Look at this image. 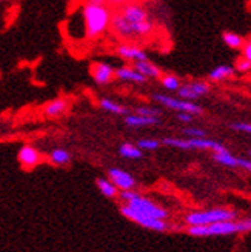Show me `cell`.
Listing matches in <instances>:
<instances>
[{
	"mask_svg": "<svg viewBox=\"0 0 251 252\" xmlns=\"http://www.w3.org/2000/svg\"><path fill=\"white\" fill-rule=\"evenodd\" d=\"M234 226H236V234H245V232H250V229H251V220H250V219L234 220Z\"/></svg>",
	"mask_w": 251,
	"mask_h": 252,
	"instance_id": "27",
	"label": "cell"
},
{
	"mask_svg": "<svg viewBox=\"0 0 251 252\" xmlns=\"http://www.w3.org/2000/svg\"><path fill=\"white\" fill-rule=\"evenodd\" d=\"M215 160L222 166H228V168H242L245 171L251 169V161L247 158H241V157H234L230 151L225 154H215Z\"/></svg>",
	"mask_w": 251,
	"mask_h": 252,
	"instance_id": "13",
	"label": "cell"
},
{
	"mask_svg": "<svg viewBox=\"0 0 251 252\" xmlns=\"http://www.w3.org/2000/svg\"><path fill=\"white\" fill-rule=\"evenodd\" d=\"M193 117H194V116L186 114V112H179V114H178V120H180V122H183V123H191V122H193Z\"/></svg>",
	"mask_w": 251,
	"mask_h": 252,
	"instance_id": "32",
	"label": "cell"
},
{
	"mask_svg": "<svg viewBox=\"0 0 251 252\" xmlns=\"http://www.w3.org/2000/svg\"><path fill=\"white\" fill-rule=\"evenodd\" d=\"M153 2H157V0H153Z\"/></svg>",
	"mask_w": 251,
	"mask_h": 252,
	"instance_id": "35",
	"label": "cell"
},
{
	"mask_svg": "<svg viewBox=\"0 0 251 252\" xmlns=\"http://www.w3.org/2000/svg\"><path fill=\"white\" fill-rule=\"evenodd\" d=\"M68 108H70V102H68V100L59 97V98L51 100V102H49V103L45 106L43 112H45V116H46V117L56 119V117H62L64 114H67Z\"/></svg>",
	"mask_w": 251,
	"mask_h": 252,
	"instance_id": "14",
	"label": "cell"
},
{
	"mask_svg": "<svg viewBox=\"0 0 251 252\" xmlns=\"http://www.w3.org/2000/svg\"><path fill=\"white\" fill-rule=\"evenodd\" d=\"M153 100L157 102L159 105L174 109V111H179V112H186V114H191V116H200L204 114V109L200 108L199 105H196L194 102H188V100H182V98H174L165 94H154Z\"/></svg>",
	"mask_w": 251,
	"mask_h": 252,
	"instance_id": "6",
	"label": "cell"
},
{
	"mask_svg": "<svg viewBox=\"0 0 251 252\" xmlns=\"http://www.w3.org/2000/svg\"><path fill=\"white\" fill-rule=\"evenodd\" d=\"M160 83H162V86H164L167 91H171V93H178V90L182 85L180 79L178 77V75H174V74L160 75Z\"/></svg>",
	"mask_w": 251,
	"mask_h": 252,
	"instance_id": "22",
	"label": "cell"
},
{
	"mask_svg": "<svg viewBox=\"0 0 251 252\" xmlns=\"http://www.w3.org/2000/svg\"><path fill=\"white\" fill-rule=\"evenodd\" d=\"M188 234L193 237H216V235H231L236 234V226L233 221H217L205 226H190Z\"/></svg>",
	"mask_w": 251,
	"mask_h": 252,
	"instance_id": "5",
	"label": "cell"
},
{
	"mask_svg": "<svg viewBox=\"0 0 251 252\" xmlns=\"http://www.w3.org/2000/svg\"><path fill=\"white\" fill-rule=\"evenodd\" d=\"M17 158L20 161V165L27 169H33L36 168L37 165L40 163V153L37 151L36 148L30 146V145H25L20 148L19 154H17Z\"/></svg>",
	"mask_w": 251,
	"mask_h": 252,
	"instance_id": "12",
	"label": "cell"
},
{
	"mask_svg": "<svg viewBox=\"0 0 251 252\" xmlns=\"http://www.w3.org/2000/svg\"><path fill=\"white\" fill-rule=\"evenodd\" d=\"M112 12L108 5H90L83 3L82 6V22L83 34L86 39H99L104 35L111 22Z\"/></svg>",
	"mask_w": 251,
	"mask_h": 252,
	"instance_id": "2",
	"label": "cell"
},
{
	"mask_svg": "<svg viewBox=\"0 0 251 252\" xmlns=\"http://www.w3.org/2000/svg\"><path fill=\"white\" fill-rule=\"evenodd\" d=\"M0 2H3V0H0Z\"/></svg>",
	"mask_w": 251,
	"mask_h": 252,
	"instance_id": "36",
	"label": "cell"
},
{
	"mask_svg": "<svg viewBox=\"0 0 251 252\" xmlns=\"http://www.w3.org/2000/svg\"><path fill=\"white\" fill-rule=\"evenodd\" d=\"M119 154L125 158H131V160H137L143 156L142 149H139L136 145H131V143H123L119 148Z\"/></svg>",
	"mask_w": 251,
	"mask_h": 252,
	"instance_id": "24",
	"label": "cell"
},
{
	"mask_svg": "<svg viewBox=\"0 0 251 252\" xmlns=\"http://www.w3.org/2000/svg\"><path fill=\"white\" fill-rule=\"evenodd\" d=\"M230 128L233 131H237V132H244V134H250L251 132V125L248 122H236V123H231Z\"/></svg>",
	"mask_w": 251,
	"mask_h": 252,
	"instance_id": "30",
	"label": "cell"
},
{
	"mask_svg": "<svg viewBox=\"0 0 251 252\" xmlns=\"http://www.w3.org/2000/svg\"><path fill=\"white\" fill-rule=\"evenodd\" d=\"M237 216L234 209L227 208H215L207 211H197L191 212L185 217V223L188 226H205L217 221H233Z\"/></svg>",
	"mask_w": 251,
	"mask_h": 252,
	"instance_id": "4",
	"label": "cell"
},
{
	"mask_svg": "<svg viewBox=\"0 0 251 252\" xmlns=\"http://www.w3.org/2000/svg\"><path fill=\"white\" fill-rule=\"evenodd\" d=\"M222 42L227 45L230 49H241L245 39L237 32H233V31H225L222 34Z\"/></svg>",
	"mask_w": 251,
	"mask_h": 252,
	"instance_id": "20",
	"label": "cell"
},
{
	"mask_svg": "<svg viewBox=\"0 0 251 252\" xmlns=\"http://www.w3.org/2000/svg\"><path fill=\"white\" fill-rule=\"evenodd\" d=\"M91 75L97 85L104 86L114 80V68H112L109 63L99 62L91 66Z\"/></svg>",
	"mask_w": 251,
	"mask_h": 252,
	"instance_id": "11",
	"label": "cell"
},
{
	"mask_svg": "<svg viewBox=\"0 0 251 252\" xmlns=\"http://www.w3.org/2000/svg\"><path fill=\"white\" fill-rule=\"evenodd\" d=\"M120 198L125 201V205H127L128 208H131L137 214H142V216L159 219V220H167L170 217L168 211L157 206L154 201H151L149 198L137 194L134 191H123L120 194Z\"/></svg>",
	"mask_w": 251,
	"mask_h": 252,
	"instance_id": "3",
	"label": "cell"
},
{
	"mask_svg": "<svg viewBox=\"0 0 251 252\" xmlns=\"http://www.w3.org/2000/svg\"><path fill=\"white\" fill-rule=\"evenodd\" d=\"M100 108L107 112H111V114H117V116H128L130 114V109L125 108L116 102H112L109 98H102L100 100Z\"/></svg>",
	"mask_w": 251,
	"mask_h": 252,
	"instance_id": "19",
	"label": "cell"
},
{
	"mask_svg": "<svg viewBox=\"0 0 251 252\" xmlns=\"http://www.w3.org/2000/svg\"><path fill=\"white\" fill-rule=\"evenodd\" d=\"M96 185L99 188V191L102 192L105 197H108V198H116L119 195V189L114 185H112L109 180H107V179H97Z\"/></svg>",
	"mask_w": 251,
	"mask_h": 252,
	"instance_id": "21",
	"label": "cell"
},
{
	"mask_svg": "<svg viewBox=\"0 0 251 252\" xmlns=\"http://www.w3.org/2000/svg\"><path fill=\"white\" fill-rule=\"evenodd\" d=\"M130 0H105L107 5H114V6H123L127 5Z\"/></svg>",
	"mask_w": 251,
	"mask_h": 252,
	"instance_id": "33",
	"label": "cell"
},
{
	"mask_svg": "<svg viewBox=\"0 0 251 252\" xmlns=\"http://www.w3.org/2000/svg\"><path fill=\"white\" fill-rule=\"evenodd\" d=\"M109 30L114 32L119 39H123V40L145 39V37L153 34L154 23L149 19L145 6L136 2H128L117 12H112Z\"/></svg>",
	"mask_w": 251,
	"mask_h": 252,
	"instance_id": "1",
	"label": "cell"
},
{
	"mask_svg": "<svg viewBox=\"0 0 251 252\" xmlns=\"http://www.w3.org/2000/svg\"><path fill=\"white\" fill-rule=\"evenodd\" d=\"M136 114L142 116V117L159 119L162 116V109L160 108H154V106H139V108H136Z\"/></svg>",
	"mask_w": 251,
	"mask_h": 252,
	"instance_id": "25",
	"label": "cell"
},
{
	"mask_svg": "<svg viewBox=\"0 0 251 252\" xmlns=\"http://www.w3.org/2000/svg\"><path fill=\"white\" fill-rule=\"evenodd\" d=\"M108 175H109V182L114 185L117 189H120V191H133V189L136 188V180L134 177L123 169H117V168H112L108 171Z\"/></svg>",
	"mask_w": 251,
	"mask_h": 252,
	"instance_id": "9",
	"label": "cell"
},
{
	"mask_svg": "<svg viewBox=\"0 0 251 252\" xmlns=\"http://www.w3.org/2000/svg\"><path fill=\"white\" fill-rule=\"evenodd\" d=\"M160 123V119L153 117H142L137 114H128L125 117V125L130 128H145V126H156Z\"/></svg>",
	"mask_w": 251,
	"mask_h": 252,
	"instance_id": "17",
	"label": "cell"
},
{
	"mask_svg": "<svg viewBox=\"0 0 251 252\" xmlns=\"http://www.w3.org/2000/svg\"><path fill=\"white\" fill-rule=\"evenodd\" d=\"M85 3H90V5H107L105 0H85Z\"/></svg>",
	"mask_w": 251,
	"mask_h": 252,
	"instance_id": "34",
	"label": "cell"
},
{
	"mask_svg": "<svg viewBox=\"0 0 251 252\" xmlns=\"http://www.w3.org/2000/svg\"><path fill=\"white\" fill-rule=\"evenodd\" d=\"M133 68L142 74L145 79H160V75H162V71L159 66H156L153 62H149V60H141V62H134V65Z\"/></svg>",
	"mask_w": 251,
	"mask_h": 252,
	"instance_id": "16",
	"label": "cell"
},
{
	"mask_svg": "<svg viewBox=\"0 0 251 252\" xmlns=\"http://www.w3.org/2000/svg\"><path fill=\"white\" fill-rule=\"evenodd\" d=\"M234 74H236V71H234L233 65H219L208 74V80H211V82H223V80L231 79Z\"/></svg>",
	"mask_w": 251,
	"mask_h": 252,
	"instance_id": "18",
	"label": "cell"
},
{
	"mask_svg": "<svg viewBox=\"0 0 251 252\" xmlns=\"http://www.w3.org/2000/svg\"><path fill=\"white\" fill-rule=\"evenodd\" d=\"M211 85L207 80H194V82H188L185 85H180L178 90V95L182 100H188V102H194V100L204 97L210 93Z\"/></svg>",
	"mask_w": 251,
	"mask_h": 252,
	"instance_id": "8",
	"label": "cell"
},
{
	"mask_svg": "<svg viewBox=\"0 0 251 252\" xmlns=\"http://www.w3.org/2000/svg\"><path fill=\"white\" fill-rule=\"evenodd\" d=\"M160 146V142L156 140V138H141L137 142V148L139 149H145V151H154Z\"/></svg>",
	"mask_w": 251,
	"mask_h": 252,
	"instance_id": "26",
	"label": "cell"
},
{
	"mask_svg": "<svg viewBox=\"0 0 251 252\" xmlns=\"http://www.w3.org/2000/svg\"><path fill=\"white\" fill-rule=\"evenodd\" d=\"M49 160H51L54 165L65 166L71 161V154L67 149H54L51 151V154H49Z\"/></svg>",
	"mask_w": 251,
	"mask_h": 252,
	"instance_id": "23",
	"label": "cell"
},
{
	"mask_svg": "<svg viewBox=\"0 0 251 252\" xmlns=\"http://www.w3.org/2000/svg\"><path fill=\"white\" fill-rule=\"evenodd\" d=\"M116 54L128 62H141V60H148V54L145 53V49L141 48L136 43H122L116 48Z\"/></svg>",
	"mask_w": 251,
	"mask_h": 252,
	"instance_id": "10",
	"label": "cell"
},
{
	"mask_svg": "<svg viewBox=\"0 0 251 252\" xmlns=\"http://www.w3.org/2000/svg\"><path fill=\"white\" fill-rule=\"evenodd\" d=\"M183 134L188 137V138H202V137H207V132L200 128H194V126H190V128H185L183 129Z\"/></svg>",
	"mask_w": 251,
	"mask_h": 252,
	"instance_id": "29",
	"label": "cell"
},
{
	"mask_svg": "<svg viewBox=\"0 0 251 252\" xmlns=\"http://www.w3.org/2000/svg\"><path fill=\"white\" fill-rule=\"evenodd\" d=\"M241 51H242V59L251 62V40L250 39L248 40L245 39V42H244V45L241 48Z\"/></svg>",
	"mask_w": 251,
	"mask_h": 252,
	"instance_id": "31",
	"label": "cell"
},
{
	"mask_svg": "<svg viewBox=\"0 0 251 252\" xmlns=\"http://www.w3.org/2000/svg\"><path fill=\"white\" fill-rule=\"evenodd\" d=\"M233 68H234V71H237V72L247 74V72H250V69H251V62H250V60H245V59H242V57H239V59L236 60V65H234Z\"/></svg>",
	"mask_w": 251,
	"mask_h": 252,
	"instance_id": "28",
	"label": "cell"
},
{
	"mask_svg": "<svg viewBox=\"0 0 251 252\" xmlns=\"http://www.w3.org/2000/svg\"><path fill=\"white\" fill-rule=\"evenodd\" d=\"M114 79H119L122 82H133V83H146L148 79H145L142 74L137 72L133 66H120L114 69Z\"/></svg>",
	"mask_w": 251,
	"mask_h": 252,
	"instance_id": "15",
	"label": "cell"
},
{
	"mask_svg": "<svg viewBox=\"0 0 251 252\" xmlns=\"http://www.w3.org/2000/svg\"><path fill=\"white\" fill-rule=\"evenodd\" d=\"M120 212H122V216H125L128 220H131V221H134L137 224L143 226V228H146V229L157 231V232H165V231H168L171 228L170 223H167V220H159V219L142 216V214H137L136 211H133L127 205H123L120 208Z\"/></svg>",
	"mask_w": 251,
	"mask_h": 252,
	"instance_id": "7",
	"label": "cell"
}]
</instances>
